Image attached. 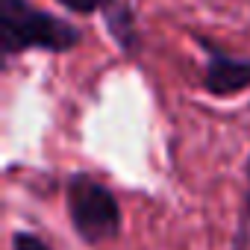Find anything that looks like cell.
<instances>
[{
    "mask_svg": "<svg viewBox=\"0 0 250 250\" xmlns=\"http://www.w3.org/2000/svg\"><path fill=\"white\" fill-rule=\"evenodd\" d=\"M83 44V30L44 12L33 0H0V56L9 65L21 53H71Z\"/></svg>",
    "mask_w": 250,
    "mask_h": 250,
    "instance_id": "1",
    "label": "cell"
},
{
    "mask_svg": "<svg viewBox=\"0 0 250 250\" xmlns=\"http://www.w3.org/2000/svg\"><path fill=\"white\" fill-rule=\"evenodd\" d=\"M56 3L62 6V9H68V12H74V15H94V12H106L115 0H56Z\"/></svg>",
    "mask_w": 250,
    "mask_h": 250,
    "instance_id": "6",
    "label": "cell"
},
{
    "mask_svg": "<svg viewBox=\"0 0 250 250\" xmlns=\"http://www.w3.org/2000/svg\"><path fill=\"white\" fill-rule=\"evenodd\" d=\"M65 206L74 232L88 247H103L121 235L124 212L115 191L94 174L77 171L65 180Z\"/></svg>",
    "mask_w": 250,
    "mask_h": 250,
    "instance_id": "2",
    "label": "cell"
},
{
    "mask_svg": "<svg viewBox=\"0 0 250 250\" xmlns=\"http://www.w3.org/2000/svg\"><path fill=\"white\" fill-rule=\"evenodd\" d=\"M103 21H106V30L109 36L115 39V44L124 50V53H136L139 44H142V36H139V24H136V12L130 9L127 0H115V3L103 12Z\"/></svg>",
    "mask_w": 250,
    "mask_h": 250,
    "instance_id": "4",
    "label": "cell"
},
{
    "mask_svg": "<svg viewBox=\"0 0 250 250\" xmlns=\"http://www.w3.org/2000/svg\"><path fill=\"white\" fill-rule=\"evenodd\" d=\"M12 250H53L39 232H30V229H15L12 232Z\"/></svg>",
    "mask_w": 250,
    "mask_h": 250,
    "instance_id": "7",
    "label": "cell"
},
{
    "mask_svg": "<svg viewBox=\"0 0 250 250\" xmlns=\"http://www.w3.org/2000/svg\"><path fill=\"white\" fill-rule=\"evenodd\" d=\"M194 42L203 50V88L212 97H235L250 88V56H235L203 36Z\"/></svg>",
    "mask_w": 250,
    "mask_h": 250,
    "instance_id": "3",
    "label": "cell"
},
{
    "mask_svg": "<svg viewBox=\"0 0 250 250\" xmlns=\"http://www.w3.org/2000/svg\"><path fill=\"white\" fill-rule=\"evenodd\" d=\"M232 250H250V159H247V183H244V197H241V206H238Z\"/></svg>",
    "mask_w": 250,
    "mask_h": 250,
    "instance_id": "5",
    "label": "cell"
}]
</instances>
